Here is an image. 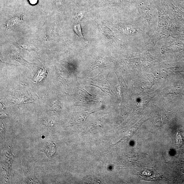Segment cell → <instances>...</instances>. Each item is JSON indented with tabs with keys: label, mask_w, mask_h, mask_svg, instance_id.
I'll return each instance as SVG.
<instances>
[{
	"label": "cell",
	"mask_w": 184,
	"mask_h": 184,
	"mask_svg": "<svg viewBox=\"0 0 184 184\" xmlns=\"http://www.w3.org/2000/svg\"><path fill=\"white\" fill-rule=\"evenodd\" d=\"M38 73L37 76L34 78V81H39L44 78L46 74V70L42 69L39 71Z\"/></svg>",
	"instance_id": "obj_3"
},
{
	"label": "cell",
	"mask_w": 184,
	"mask_h": 184,
	"mask_svg": "<svg viewBox=\"0 0 184 184\" xmlns=\"http://www.w3.org/2000/svg\"><path fill=\"white\" fill-rule=\"evenodd\" d=\"M74 30L77 35L83 40V41L85 43L87 42V41H86L84 36L83 35L80 24H77L74 26Z\"/></svg>",
	"instance_id": "obj_2"
},
{
	"label": "cell",
	"mask_w": 184,
	"mask_h": 184,
	"mask_svg": "<svg viewBox=\"0 0 184 184\" xmlns=\"http://www.w3.org/2000/svg\"><path fill=\"white\" fill-rule=\"evenodd\" d=\"M177 137L178 144H179V145H180L181 144V143H182V137H181V136H180V134H178Z\"/></svg>",
	"instance_id": "obj_4"
},
{
	"label": "cell",
	"mask_w": 184,
	"mask_h": 184,
	"mask_svg": "<svg viewBox=\"0 0 184 184\" xmlns=\"http://www.w3.org/2000/svg\"><path fill=\"white\" fill-rule=\"evenodd\" d=\"M30 3L32 5H35L38 3V0H28Z\"/></svg>",
	"instance_id": "obj_5"
},
{
	"label": "cell",
	"mask_w": 184,
	"mask_h": 184,
	"mask_svg": "<svg viewBox=\"0 0 184 184\" xmlns=\"http://www.w3.org/2000/svg\"><path fill=\"white\" fill-rule=\"evenodd\" d=\"M44 149V152L48 157H51L54 154L56 150V146L53 143H48Z\"/></svg>",
	"instance_id": "obj_1"
}]
</instances>
